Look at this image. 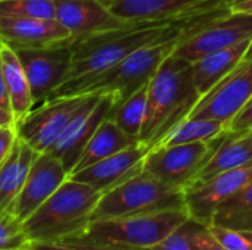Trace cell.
Instances as JSON below:
<instances>
[{"instance_id": "obj_34", "label": "cell", "mask_w": 252, "mask_h": 250, "mask_svg": "<svg viewBox=\"0 0 252 250\" xmlns=\"http://www.w3.org/2000/svg\"><path fill=\"white\" fill-rule=\"evenodd\" d=\"M18 139H19L18 128L0 127V164L9 156Z\"/></svg>"}, {"instance_id": "obj_26", "label": "cell", "mask_w": 252, "mask_h": 250, "mask_svg": "<svg viewBox=\"0 0 252 250\" xmlns=\"http://www.w3.org/2000/svg\"><path fill=\"white\" fill-rule=\"evenodd\" d=\"M211 224L239 231H252V181L216 211Z\"/></svg>"}, {"instance_id": "obj_4", "label": "cell", "mask_w": 252, "mask_h": 250, "mask_svg": "<svg viewBox=\"0 0 252 250\" xmlns=\"http://www.w3.org/2000/svg\"><path fill=\"white\" fill-rule=\"evenodd\" d=\"M190 218L186 208L164 209L93 221L77 237L120 250H149L164 242Z\"/></svg>"}, {"instance_id": "obj_36", "label": "cell", "mask_w": 252, "mask_h": 250, "mask_svg": "<svg viewBox=\"0 0 252 250\" xmlns=\"http://www.w3.org/2000/svg\"><path fill=\"white\" fill-rule=\"evenodd\" d=\"M244 234H245V237L251 242V245H252V231H242Z\"/></svg>"}, {"instance_id": "obj_15", "label": "cell", "mask_w": 252, "mask_h": 250, "mask_svg": "<svg viewBox=\"0 0 252 250\" xmlns=\"http://www.w3.org/2000/svg\"><path fill=\"white\" fill-rule=\"evenodd\" d=\"M68 178L69 174L59 159L50 153H38L21 193L13 205L6 211H10L19 220L25 221Z\"/></svg>"}, {"instance_id": "obj_20", "label": "cell", "mask_w": 252, "mask_h": 250, "mask_svg": "<svg viewBox=\"0 0 252 250\" xmlns=\"http://www.w3.org/2000/svg\"><path fill=\"white\" fill-rule=\"evenodd\" d=\"M250 43L251 40L242 41L233 47L219 50L192 63L193 80L202 97L207 96L216 85H219L242 63Z\"/></svg>"}, {"instance_id": "obj_32", "label": "cell", "mask_w": 252, "mask_h": 250, "mask_svg": "<svg viewBox=\"0 0 252 250\" xmlns=\"http://www.w3.org/2000/svg\"><path fill=\"white\" fill-rule=\"evenodd\" d=\"M192 243L195 250H227L224 249L210 233L207 227L202 224H198L196 228L192 233Z\"/></svg>"}, {"instance_id": "obj_19", "label": "cell", "mask_w": 252, "mask_h": 250, "mask_svg": "<svg viewBox=\"0 0 252 250\" xmlns=\"http://www.w3.org/2000/svg\"><path fill=\"white\" fill-rule=\"evenodd\" d=\"M37 155L38 152L27 141L18 139L9 156L0 164V211L9 209L16 200Z\"/></svg>"}, {"instance_id": "obj_1", "label": "cell", "mask_w": 252, "mask_h": 250, "mask_svg": "<svg viewBox=\"0 0 252 250\" xmlns=\"http://www.w3.org/2000/svg\"><path fill=\"white\" fill-rule=\"evenodd\" d=\"M230 12L232 4L185 18L133 22L117 31H109L86 40L72 41L71 47L74 52V59L69 75L50 99L75 96L87 83L118 65L137 49L167 41L188 32L201 31L213 21Z\"/></svg>"}, {"instance_id": "obj_6", "label": "cell", "mask_w": 252, "mask_h": 250, "mask_svg": "<svg viewBox=\"0 0 252 250\" xmlns=\"http://www.w3.org/2000/svg\"><path fill=\"white\" fill-rule=\"evenodd\" d=\"M176 208H186L185 192L142 171L103 193L90 222Z\"/></svg>"}, {"instance_id": "obj_35", "label": "cell", "mask_w": 252, "mask_h": 250, "mask_svg": "<svg viewBox=\"0 0 252 250\" xmlns=\"http://www.w3.org/2000/svg\"><path fill=\"white\" fill-rule=\"evenodd\" d=\"M251 60H252V40H251V43H250V46H248V49H247V52H245V55H244L242 63H248V62H251Z\"/></svg>"}, {"instance_id": "obj_13", "label": "cell", "mask_w": 252, "mask_h": 250, "mask_svg": "<svg viewBox=\"0 0 252 250\" xmlns=\"http://www.w3.org/2000/svg\"><path fill=\"white\" fill-rule=\"evenodd\" d=\"M252 97V60L241 63L204 96L189 118H207L229 124Z\"/></svg>"}, {"instance_id": "obj_14", "label": "cell", "mask_w": 252, "mask_h": 250, "mask_svg": "<svg viewBox=\"0 0 252 250\" xmlns=\"http://www.w3.org/2000/svg\"><path fill=\"white\" fill-rule=\"evenodd\" d=\"M56 19L71 32L72 41L126 28L133 22L118 18L103 0H55Z\"/></svg>"}, {"instance_id": "obj_3", "label": "cell", "mask_w": 252, "mask_h": 250, "mask_svg": "<svg viewBox=\"0 0 252 250\" xmlns=\"http://www.w3.org/2000/svg\"><path fill=\"white\" fill-rule=\"evenodd\" d=\"M103 193L68 178L32 215L24 221L31 242H58L81 236Z\"/></svg>"}, {"instance_id": "obj_5", "label": "cell", "mask_w": 252, "mask_h": 250, "mask_svg": "<svg viewBox=\"0 0 252 250\" xmlns=\"http://www.w3.org/2000/svg\"><path fill=\"white\" fill-rule=\"evenodd\" d=\"M196 32L198 31L188 32L167 41L137 49L118 65L87 83L75 96H112L115 103L128 99L139 88L149 84L152 77L157 74L161 65L176 52V49Z\"/></svg>"}, {"instance_id": "obj_23", "label": "cell", "mask_w": 252, "mask_h": 250, "mask_svg": "<svg viewBox=\"0 0 252 250\" xmlns=\"http://www.w3.org/2000/svg\"><path fill=\"white\" fill-rule=\"evenodd\" d=\"M137 143H140V141L130 137L126 131H123L118 127V124H115L112 119L108 118L100 124V127L96 130V133L87 143L72 174H75V172H78V171H81V169H84V168H87L114 153H118L130 146H134Z\"/></svg>"}, {"instance_id": "obj_37", "label": "cell", "mask_w": 252, "mask_h": 250, "mask_svg": "<svg viewBox=\"0 0 252 250\" xmlns=\"http://www.w3.org/2000/svg\"><path fill=\"white\" fill-rule=\"evenodd\" d=\"M18 250H32L31 248H25V249H18Z\"/></svg>"}, {"instance_id": "obj_31", "label": "cell", "mask_w": 252, "mask_h": 250, "mask_svg": "<svg viewBox=\"0 0 252 250\" xmlns=\"http://www.w3.org/2000/svg\"><path fill=\"white\" fill-rule=\"evenodd\" d=\"M214 239L227 250H252L251 242L245 237V234L239 230H233L229 227L211 224L207 227Z\"/></svg>"}, {"instance_id": "obj_25", "label": "cell", "mask_w": 252, "mask_h": 250, "mask_svg": "<svg viewBox=\"0 0 252 250\" xmlns=\"http://www.w3.org/2000/svg\"><path fill=\"white\" fill-rule=\"evenodd\" d=\"M148 85L149 84L139 88L128 99L115 103L109 113V119H112L123 131L139 141L148 108Z\"/></svg>"}, {"instance_id": "obj_29", "label": "cell", "mask_w": 252, "mask_h": 250, "mask_svg": "<svg viewBox=\"0 0 252 250\" xmlns=\"http://www.w3.org/2000/svg\"><path fill=\"white\" fill-rule=\"evenodd\" d=\"M199 222L189 218L183 225H180L173 234H170L164 242L149 250H195L192 243V233Z\"/></svg>"}, {"instance_id": "obj_21", "label": "cell", "mask_w": 252, "mask_h": 250, "mask_svg": "<svg viewBox=\"0 0 252 250\" xmlns=\"http://www.w3.org/2000/svg\"><path fill=\"white\" fill-rule=\"evenodd\" d=\"M0 66H1L0 77L4 80L9 88L13 115L19 127V124L32 111L34 100H32L27 74L16 55V50L4 41H1V49H0Z\"/></svg>"}, {"instance_id": "obj_28", "label": "cell", "mask_w": 252, "mask_h": 250, "mask_svg": "<svg viewBox=\"0 0 252 250\" xmlns=\"http://www.w3.org/2000/svg\"><path fill=\"white\" fill-rule=\"evenodd\" d=\"M31 248V240L24 228V221L10 211H0V250Z\"/></svg>"}, {"instance_id": "obj_27", "label": "cell", "mask_w": 252, "mask_h": 250, "mask_svg": "<svg viewBox=\"0 0 252 250\" xmlns=\"http://www.w3.org/2000/svg\"><path fill=\"white\" fill-rule=\"evenodd\" d=\"M0 15L56 19L55 0H0Z\"/></svg>"}, {"instance_id": "obj_9", "label": "cell", "mask_w": 252, "mask_h": 250, "mask_svg": "<svg viewBox=\"0 0 252 250\" xmlns=\"http://www.w3.org/2000/svg\"><path fill=\"white\" fill-rule=\"evenodd\" d=\"M13 49L16 50V55L27 74L34 106L38 108L46 103L52 94L66 81L74 59L71 43L52 47Z\"/></svg>"}, {"instance_id": "obj_33", "label": "cell", "mask_w": 252, "mask_h": 250, "mask_svg": "<svg viewBox=\"0 0 252 250\" xmlns=\"http://www.w3.org/2000/svg\"><path fill=\"white\" fill-rule=\"evenodd\" d=\"M230 133H251L252 131V97L247 102V105L239 111V113L229 124Z\"/></svg>"}, {"instance_id": "obj_18", "label": "cell", "mask_w": 252, "mask_h": 250, "mask_svg": "<svg viewBox=\"0 0 252 250\" xmlns=\"http://www.w3.org/2000/svg\"><path fill=\"white\" fill-rule=\"evenodd\" d=\"M1 41L12 47H52L72 43L71 32L58 19L0 15Z\"/></svg>"}, {"instance_id": "obj_22", "label": "cell", "mask_w": 252, "mask_h": 250, "mask_svg": "<svg viewBox=\"0 0 252 250\" xmlns=\"http://www.w3.org/2000/svg\"><path fill=\"white\" fill-rule=\"evenodd\" d=\"M252 162V131L251 133H227L226 139L198 175L193 184L204 183L221 172L241 168ZM192 184V186H193ZM190 186V187H192Z\"/></svg>"}, {"instance_id": "obj_38", "label": "cell", "mask_w": 252, "mask_h": 250, "mask_svg": "<svg viewBox=\"0 0 252 250\" xmlns=\"http://www.w3.org/2000/svg\"><path fill=\"white\" fill-rule=\"evenodd\" d=\"M103 1H111V0H103Z\"/></svg>"}, {"instance_id": "obj_30", "label": "cell", "mask_w": 252, "mask_h": 250, "mask_svg": "<svg viewBox=\"0 0 252 250\" xmlns=\"http://www.w3.org/2000/svg\"><path fill=\"white\" fill-rule=\"evenodd\" d=\"M32 250H120L108 248L83 237H66L58 242H31Z\"/></svg>"}, {"instance_id": "obj_2", "label": "cell", "mask_w": 252, "mask_h": 250, "mask_svg": "<svg viewBox=\"0 0 252 250\" xmlns=\"http://www.w3.org/2000/svg\"><path fill=\"white\" fill-rule=\"evenodd\" d=\"M202 99L192 63L171 55L148 85V108L140 133V143L151 150L186 118Z\"/></svg>"}, {"instance_id": "obj_12", "label": "cell", "mask_w": 252, "mask_h": 250, "mask_svg": "<svg viewBox=\"0 0 252 250\" xmlns=\"http://www.w3.org/2000/svg\"><path fill=\"white\" fill-rule=\"evenodd\" d=\"M247 40H252V15L230 12L185 40L173 55L193 63Z\"/></svg>"}, {"instance_id": "obj_17", "label": "cell", "mask_w": 252, "mask_h": 250, "mask_svg": "<svg viewBox=\"0 0 252 250\" xmlns=\"http://www.w3.org/2000/svg\"><path fill=\"white\" fill-rule=\"evenodd\" d=\"M149 147L137 143L118 153H114L72 175L71 178L86 183L100 193H106L126 180L143 171V161L149 153Z\"/></svg>"}, {"instance_id": "obj_7", "label": "cell", "mask_w": 252, "mask_h": 250, "mask_svg": "<svg viewBox=\"0 0 252 250\" xmlns=\"http://www.w3.org/2000/svg\"><path fill=\"white\" fill-rule=\"evenodd\" d=\"M227 133L213 141L155 147L146 155L143 161V171L176 189L186 192L214 156Z\"/></svg>"}, {"instance_id": "obj_8", "label": "cell", "mask_w": 252, "mask_h": 250, "mask_svg": "<svg viewBox=\"0 0 252 250\" xmlns=\"http://www.w3.org/2000/svg\"><path fill=\"white\" fill-rule=\"evenodd\" d=\"M115 100L112 96L87 94L74 112L66 128L47 153L53 155L71 175L96 130L109 118Z\"/></svg>"}, {"instance_id": "obj_16", "label": "cell", "mask_w": 252, "mask_h": 250, "mask_svg": "<svg viewBox=\"0 0 252 250\" xmlns=\"http://www.w3.org/2000/svg\"><path fill=\"white\" fill-rule=\"evenodd\" d=\"M105 3L112 13L127 22H152L230 6L233 0H111Z\"/></svg>"}, {"instance_id": "obj_10", "label": "cell", "mask_w": 252, "mask_h": 250, "mask_svg": "<svg viewBox=\"0 0 252 250\" xmlns=\"http://www.w3.org/2000/svg\"><path fill=\"white\" fill-rule=\"evenodd\" d=\"M84 96L55 97L32 109L19 124V139L27 141L35 152L47 153L61 137Z\"/></svg>"}, {"instance_id": "obj_24", "label": "cell", "mask_w": 252, "mask_h": 250, "mask_svg": "<svg viewBox=\"0 0 252 250\" xmlns=\"http://www.w3.org/2000/svg\"><path fill=\"white\" fill-rule=\"evenodd\" d=\"M227 131H229L227 124L221 121L207 119V118H186L157 147L196 143V141H213Z\"/></svg>"}, {"instance_id": "obj_11", "label": "cell", "mask_w": 252, "mask_h": 250, "mask_svg": "<svg viewBox=\"0 0 252 250\" xmlns=\"http://www.w3.org/2000/svg\"><path fill=\"white\" fill-rule=\"evenodd\" d=\"M252 181V162L226 172H221L204 183L189 187L186 194V209L190 218L202 224L211 225L216 211L229 199L242 192Z\"/></svg>"}]
</instances>
